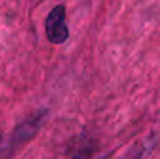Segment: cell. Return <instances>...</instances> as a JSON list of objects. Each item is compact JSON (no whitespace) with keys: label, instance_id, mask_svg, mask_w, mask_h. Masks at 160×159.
I'll return each mask as SVG.
<instances>
[{"label":"cell","instance_id":"obj_1","mask_svg":"<svg viewBox=\"0 0 160 159\" xmlns=\"http://www.w3.org/2000/svg\"><path fill=\"white\" fill-rule=\"evenodd\" d=\"M44 115H45L44 111L37 113V114L31 115L30 118H27L22 124H20V126L14 130V134H13V137L10 138L8 144L4 146V149L0 152V159H10L11 155H13L20 146H22L25 142H28L39 130L42 121H44Z\"/></svg>","mask_w":160,"mask_h":159},{"label":"cell","instance_id":"obj_2","mask_svg":"<svg viewBox=\"0 0 160 159\" xmlns=\"http://www.w3.org/2000/svg\"><path fill=\"white\" fill-rule=\"evenodd\" d=\"M45 33L52 44H63L69 38V28L66 24V10L63 4H58L49 11L45 20Z\"/></svg>","mask_w":160,"mask_h":159},{"label":"cell","instance_id":"obj_3","mask_svg":"<svg viewBox=\"0 0 160 159\" xmlns=\"http://www.w3.org/2000/svg\"><path fill=\"white\" fill-rule=\"evenodd\" d=\"M0 141H2V131H0Z\"/></svg>","mask_w":160,"mask_h":159}]
</instances>
